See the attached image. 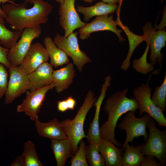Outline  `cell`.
I'll list each match as a JSON object with an SVG mask.
<instances>
[{
	"instance_id": "1",
	"label": "cell",
	"mask_w": 166,
	"mask_h": 166,
	"mask_svg": "<svg viewBox=\"0 0 166 166\" xmlns=\"http://www.w3.org/2000/svg\"><path fill=\"white\" fill-rule=\"evenodd\" d=\"M27 8L24 2L16 3L8 2L2 4L1 9L6 14L5 20L13 31H22L28 28H35L46 23L53 6L44 0H39Z\"/></svg>"
},
{
	"instance_id": "2",
	"label": "cell",
	"mask_w": 166,
	"mask_h": 166,
	"mask_svg": "<svg viewBox=\"0 0 166 166\" xmlns=\"http://www.w3.org/2000/svg\"><path fill=\"white\" fill-rule=\"evenodd\" d=\"M128 92V89L126 88L113 93L106 99L103 109L107 114V119L99 128L101 137L109 140L118 147L121 145L115 136L118 121L127 112H135L139 107L135 98H129L126 96Z\"/></svg>"
},
{
	"instance_id": "3",
	"label": "cell",
	"mask_w": 166,
	"mask_h": 166,
	"mask_svg": "<svg viewBox=\"0 0 166 166\" xmlns=\"http://www.w3.org/2000/svg\"><path fill=\"white\" fill-rule=\"evenodd\" d=\"M96 98L93 91L89 90L74 118L72 120L67 118L60 122L62 128L72 145L74 154L80 141L86 137L84 129V121Z\"/></svg>"
},
{
	"instance_id": "4",
	"label": "cell",
	"mask_w": 166,
	"mask_h": 166,
	"mask_svg": "<svg viewBox=\"0 0 166 166\" xmlns=\"http://www.w3.org/2000/svg\"><path fill=\"white\" fill-rule=\"evenodd\" d=\"M149 131L147 140L143 144L142 152L145 156L151 155L157 158L161 166L166 164V128L162 131L156 127L152 119L148 123Z\"/></svg>"
},
{
	"instance_id": "5",
	"label": "cell",
	"mask_w": 166,
	"mask_h": 166,
	"mask_svg": "<svg viewBox=\"0 0 166 166\" xmlns=\"http://www.w3.org/2000/svg\"><path fill=\"white\" fill-rule=\"evenodd\" d=\"M78 34L77 31H74L65 37L57 33L53 41L58 47L71 58L73 64L81 72L85 65L91 62L92 60L85 52L80 49L77 38Z\"/></svg>"
},
{
	"instance_id": "6",
	"label": "cell",
	"mask_w": 166,
	"mask_h": 166,
	"mask_svg": "<svg viewBox=\"0 0 166 166\" xmlns=\"http://www.w3.org/2000/svg\"><path fill=\"white\" fill-rule=\"evenodd\" d=\"M148 83H143L133 89L132 94L139 104V113L141 116L146 113L153 118L160 127H166V119L162 110L157 107L151 99L152 91Z\"/></svg>"
},
{
	"instance_id": "7",
	"label": "cell",
	"mask_w": 166,
	"mask_h": 166,
	"mask_svg": "<svg viewBox=\"0 0 166 166\" xmlns=\"http://www.w3.org/2000/svg\"><path fill=\"white\" fill-rule=\"evenodd\" d=\"M135 113L131 111L126 113L118 124L119 129L124 130L126 135L122 147L129 142L132 143L135 138L143 136L145 142L148 139L147 126L152 118L146 113H144L141 117L138 118L135 116Z\"/></svg>"
},
{
	"instance_id": "8",
	"label": "cell",
	"mask_w": 166,
	"mask_h": 166,
	"mask_svg": "<svg viewBox=\"0 0 166 166\" xmlns=\"http://www.w3.org/2000/svg\"><path fill=\"white\" fill-rule=\"evenodd\" d=\"M42 32L41 26L26 28L22 30L19 40L9 50L7 59L10 67L18 66L20 65L32 41L40 36Z\"/></svg>"
},
{
	"instance_id": "9",
	"label": "cell",
	"mask_w": 166,
	"mask_h": 166,
	"mask_svg": "<svg viewBox=\"0 0 166 166\" xmlns=\"http://www.w3.org/2000/svg\"><path fill=\"white\" fill-rule=\"evenodd\" d=\"M142 30L144 41L150 46L151 49L150 60L151 65L153 66L157 63L161 65L164 58L161 50L166 45L165 30H156L150 22L145 23Z\"/></svg>"
},
{
	"instance_id": "10",
	"label": "cell",
	"mask_w": 166,
	"mask_h": 166,
	"mask_svg": "<svg viewBox=\"0 0 166 166\" xmlns=\"http://www.w3.org/2000/svg\"><path fill=\"white\" fill-rule=\"evenodd\" d=\"M54 86V84L53 82L48 85L32 91L27 90L26 92V98L17 107V112H24L34 121L38 119V115L46 95L49 91Z\"/></svg>"
},
{
	"instance_id": "11",
	"label": "cell",
	"mask_w": 166,
	"mask_h": 166,
	"mask_svg": "<svg viewBox=\"0 0 166 166\" xmlns=\"http://www.w3.org/2000/svg\"><path fill=\"white\" fill-rule=\"evenodd\" d=\"M9 79L5 94V103H11L17 98L29 90L30 81L28 74L18 66L9 68Z\"/></svg>"
},
{
	"instance_id": "12",
	"label": "cell",
	"mask_w": 166,
	"mask_h": 166,
	"mask_svg": "<svg viewBox=\"0 0 166 166\" xmlns=\"http://www.w3.org/2000/svg\"><path fill=\"white\" fill-rule=\"evenodd\" d=\"M117 26L115 21L113 18V15H104L96 16L95 18L89 23H86L85 25L79 30V38L82 40L88 39L91 34L99 31H109L114 33L117 36L119 41L121 43L125 41L122 37V30L117 29Z\"/></svg>"
},
{
	"instance_id": "13",
	"label": "cell",
	"mask_w": 166,
	"mask_h": 166,
	"mask_svg": "<svg viewBox=\"0 0 166 166\" xmlns=\"http://www.w3.org/2000/svg\"><path fill=\"white\" fill-rule=\"evenodd\" d=\"M76 0H64L60 5L58 13L59 24L65 31L64 36L67 37L75 30L84 26L86 23L81 19L75 8Z\"/></svg>"
},
{
	"instance_id": "14",
	"label": "cell",
	"mask_w": 166,
	"mask_h": 166,
	"mask_svg": "<svg viewBox=\"0 0 166 166\" xmlns=\"http://www.w3.org/2000/svg\"><path fill=\"white\" fill-rule=\"evenodd\" d=\"M49 59L44 46L39 42L31 44L18 67L28 74L42 63L48 62Z\"/></svg>"
},
{
	"instance_id": "15",
	"label": "cell",
	"mask_w": 166,
	"mask_h": 166,
	"mask_svg": "<svg viewBox=\"0 0 166 166\" xmlns=\"http://www.w3.org/2000/svg\"><path fill=\"white\" fill-rule=\"evenodd\" d=\"M112 78L109 75L105 78L104 83L102 85L100 94L98 99L93 104L95 107V111L92 122L90 123L86 138L89 144H94L97 145L101 137L99 132V117L102 102L106 96V92L110 85Z\"/></svg>"
},
{
	"instance_id": "16",
	"label": "cell",
	"mask_w": 166,
	"mask_h": 166,
	"mask_svg": "<svg viewBox=\"0 0 166 166\" xmlns=\"http://www.w3.org/2000/svg\"><path fill=\"white\" fill-rule=\"evenodd\" d=\"M53 71L52 66L46 62L29 74V90L32 91L52 83L53 81Z\"/></svg>"
},
{
	"instance_id": "17",
	"label": "cell",
	"mask_w": 166,
	"mask_h": 166,
	"mask_svg": "<svg viewBox=\"0 0 166 166\" xmlns=\"http://www.w3.org/2000/svg\"><path fill=\"white\" fill-rule=\"evenodd\" d=\"M105 166H122L123 148H119L109 140L101 138L97 144Z\"/></svg>"
},
{
	"instance_id": "18",
	"label": "cell",
	"mask_w": 166,
	"mask_h": 166,
	"mask_svg": "<svg viewBox=\"0 0 166 166\" xmlns=\"http://www.w3.org/2000/svg\"><path fill=\"white\" fill-rule=\"evenodd\" d=\"M36 131L41 136L52 140H61L67 137L60 122L56 118L46 122L38 119L34 121Z\"/></svg>"
},
{
	"instance_id": "19",
	"label": "cell",
	"mask_w": 166,
	"mask_h": 166,
	"mask_svg": "<svg viewBox=\"0 0 166 166\" xmlns=\"http://www.w3.org/2000/svg\"><path fill=\"white\" fill-rule=\"evenodd\" d=\"M74 65L73 63H69L65 67L53 70V82L57 93L64 91L73 83L75 75Z\"/></svg>"
},
{
	"instance_id": "20",
	"label": "cell",
	"mask_w": 166,
	"mask_h": 166,
	"mask_svg": "<svg viewBox=\"0 0 166 166\" xmlns=\"http://www.w3.org/2000/svg\"><path fill=\"white\" fill-rule=\"evenodd\" d=\"M50 147L57 166H64L67 160L74 154L72 145L67 138L51 140Z\"/></svg>"
},
{
	"instance_id": "21",
	"label": "cell",
	"mask_w": 166,
	"mask_h": 166,
	"mask_svg": "<svg viewBox=\"0 0 166 166\" xmlns=\"http://www.w3.org/2000/svg\"><path fill=\"white\" fill-rule=\"evenodd\" d=\"M118 8V5L116 4H107L103 2H99L89 7L77 6L76 10L77 12L84 15V20L87 22L93 17L109 14L116 11Z\"/></svg>"
},
{
	"instance_id": "22",
	"label": "cell",
	"mask_w": 166,
	"mask_h": 166,
	"mask_svg": "<svg viewBox=\"0 0 166 166\" xmlns=\"http://www.w3.org/2000/svg\"><path fill=\"white\" fill-rule=\"evenodd\" d=\"M44 46L50 59V64L56 68L69 62L67 55L55 45L51 37L47 36L43 40Z\"/></svg>"
},
{
	"instance_id": "23",
	"label": "cell",
	"mask_w": 166,
	"mask_h": 166,
	"mask_svg": "<svg viewBox=\"0 0 166 166\" xmlns=\"http://www.w3.org/2000/svg\"><path fill=\"white\" fill-rule=\"evenodd\" d=\"M119 16L115 21L117 25L120 27L126 34L129 45V50L127 56L121 66V69L123 71H125L129 68L130 65V59L134 50L140 43L144 41V38L143 35H137L130 31L128 26L122 24Z\"/></svg>"
},
{
	"instance_id": "24",
	"label": "cell",
	"mask_w": 166,
	"mask_h": 166,
	"mask_svg": "<svg viewBox=\"0 0 166 166\" xmlns=\"http://www.w3.org/2000/svg\"><path fill=\"white\" fill-rule=\"evenodd\" d=\"M143 144L130 146L128 143L122 147V166H140L145 158L142 152Z\"/></svg>"
},
{
	"instance_id": "25",
	"label": "cell",
	"mask_w": 166,
	"mask_h": 166,
	"mask_svg": "<svg viewBox=\"0 0 166 166\" xmlns=\"http://www.w3.org/2000/svg\"><path fill=\"white\" fill-rule=\"evenodd\" d=\"M5 18L0 16V43L9 49L13 47L21 36L22 31H13L6 26Z\"/></svg>"
},
{
	"instance_id": "26",
	"label": "cell",
	"mask_w": 166,
	"mask_h": 166,
	"mask_svg": "<svg viewBox=\"0 0 166 166\" xmlns=\"http://www.w3.org/2000/svg\"><path fill=\"white\" fill-rule=\"evenodd\" d=\"M22 154L24 156L25 166H43L37 155L34 144L30 140L24 144Z\"/></svg>"
},
{
	"instance_id": "27",
	"label": "cell",
	"mask_w": 166,
	"mask_h": 166,
	"mask_svg": "<svg viewBox=\"0 0 166 166\" xmlns=\"http://www.w3.org/2000/svg\"><path fill=\"white\" fill-rule=\"evenodd\" d=\"M86 157L90 166H104V159L99 151L97 145L89 144L85 146Z\"/></svg>"
},
{
	"instance_id": "28",
	"label": "cell",
	"mask_w": 166,
	"mask_h": 166,
	"mask_svg": "<svg viewBox=\"0 0 166 166\" xmlns=\"http://www.w3.org/2000/svg\"><path fill=\"white\" fill-rule=\"evenodd\" d=\"M151 99L154 104L164 113L166 111V73L161 85L156 87Z\"/></svg>"
},
{
	"instance_id": "29",
	"label": "cell",
	"mask_w": 166,
	"mask_h": 166,
	"mask_svg": "<svg viewBox=\"0 0 166 166\" xmlns=\"http://www.w3.org/2000/svg\"><path fill=\"white\" fill-rule=\"evenodd\" d=\"M79 146L70 162L71 166H89L86 157L85 143L82 139L79 143Z\"/></svg>"
},
{
	"instance_id": "30",
	"label": "cell",
	"mask_w": 166,
	"mask_h": 166,
	"mask_svg": "<svg viewBox=\"0 0 166 166\" xmlns=\"http://www.w3.org/2000/svg\"><path fill=\"white\" fill-rule=\"evenodd\" d=\"M7 68L0 63V99L5 95L8 85L9 73Z\"/></svg>"
},
{
	"instance_id": "31",
	"label": "cell",
	"mask_w": 166,
	"mask_h": 166,
	"mask_svg": "<svg viewBox=\"0 0 166 166\" xmlns=\"http://www.w3.org/2000/svg\"><path fill=\"white\" fill-rule=\"evenodd\" d=\"M75 99L71 96L68 97L66 99L59 101L57 102V109L59 111L64 112L68 110H74L76 105Z\"/></svg>"
},
{
	"instance_id": "32",
	"label": "cell",
	"mask_w": 166,
	"mask_h": 166,
	"mask_svg": "<svg viewBox=\"0 0 166 166\" xmlns=\"http://www.w3.org/2000/svg\"><path fill=\"white\" fill-rule=\"evenodd\" d=\"M9 49L2 47L0 43V63L4 64L7 68L9 69V64L7 56Z\"/></svg>"
},
{
	"instance_id": "33",
	"label": "cell",
	"mask_w": 166,
	"mask_h": 166,
	"mask_svg": "<svg viewBox=\"0 0 166 166\" xmlns=\"http://www.w3.org/2000/svg\"><path fill=\"white\" fill-rule=\"evenodd\" d=\"M140 166H161L160 163H157L155 157L151 155L145 156Z\"/></svg>"
},
{
	"instance_id": "34",
	"label": "cell",
	"mask_w": 166,
	"mask_h": 166,
	"mask_svg": "<svg viewBox=\"0 0 166 166\" xmlns=\"http://www.w3.org/2000/svg\"><path fill=\"white\" fill-rule=\"evenodd\" d=\"M11 166H25V160L23 154L17 156L11 164Z\"/></svg>"
},
{
	"instance_id": "35",
	"label": "cell",
	"mask_w": 166,
	"mask_h": 166,
	"mask_svg": "<svg viewBox=\"0 0 166 166\" xmlns=\"http://www.w3.org/2000/svg\"><path fill=\"white\" fill-rule=\"evenodd\" d=\"M163 13V16L161 21L160 24L157 26L156 28H155L156 30L158 29V30H165L166 26V10H165L164 12Z\"/></svg>"
},
{
	"instance_id": "36",
	"label": "cell",
	"mask_w": 166,
	"mask_h": 166,
	"mask_svg": "<svg viewBox=\"0 0 166 166\" xmlns=\"http://www.w3.org/2000/svg\"><path fill=\"white\" fill-rule=\"evenodd\" d=\"M102 1L104 2L109 4H115L118 3H119L118 8L117 10L116 11L118 14H119L122 2L121 0H102Z\"/></svg>"
},
{
	"instance_id": "37",
	"label": "cell",
	"mask_w": 166,
	"mask_h": 166,
	"mask_svg": "<svg viewBox=\"0 0 166 166\" xmlns=\"http://www.w3.org/2000/svg\"><path fill=\"white\" fill-rule=\"evenodd\" d=\"M13 2H14L11 0H0V8H1L0 7L1 4H3L8 2L13 3Z\"/></svg>"
},
{
	"instance_id": "38",
	"label": "cell",
	"mask_w": 166,
	"mask_h": 166,
	"mask_svg": "<svg viewBox=\"0 0 166 166\" xmlns=\"http://www.w3.org/2000/svg\"><path fill=\"white\" fill-rule=\"evenodd\" d=\"M24 2H26L27 3H30L31 4H33L35 2L40 0H24Z\"/></svg>"
},
{
	"instance_id": "39",
	"label": "cell",
	"mask_w": 166,
	"mask_h": 166,
	"mask_svg": "<svg viewBox=\"0 0 166 166\" xmlns=\"http://www.w3.org/2000/svg\"><path fill=\"white\" fill-rule=\"evenodd\" d=\"M0 16L3 17L4 18L6 16V14L2 11L1 8H0Z\"/></svg>"
},
{
	"instance_id": "40",
	"label": "cell",
	"mask_w": 166,
	"mask_h": 166,
	"mask_svg": "<svg viewBox=\"0 0 166 166\" xmlns=\"http://www.w3.org/2000/svg\"><path fill=\"white\" fill-rule=\"evenodd\" d=\"M87 3H92L95 0H82Z\"/></svg>"
},
{
	"instance_id": "41",
	"label": "cell",
	"mask_w": 166,
	"mask_h": 166,
	"mask_svg": "<svg viewBox=\"0 0 166 166\" xmlns=\"http://www.w3.org/2000/svg\"><path fill=\"white\" fill-rule=\"evenodd\" d=\"M64 0H55V1L59 3L60 5L63 2Z\"/></svg>"
},
{
	"instance_id": "42",
	"label": "cell",
	"mask_w": 166,
	"mask_h": 166,
	"mask_svg": "<svg viewBox=\"0 0 166 166\" xmlns=\"http://www.w3.org/2000/svg\"><path fill=\"white\" fill-rule=\"evenodd\" d=\"M164 0H161V1L162 2H163Z\"/></svg>"
},
{
	"instance_id": "43",
	"label": "cell",
	"mask_w": 166,
	"mask_h": 166,
	"mask_svg": "<svg viewBox=\"0 0 166 166\" xmlns=\"http://www.w3.org/2000/svg\"><path fill=\"white\" fill-rule=\"evenodd\" d=\"M13 2H14L15 0H11Z\"/></svg>"
},
{
	"instance_id": "44",
	"label": "cell",
	"mask_w": 166,
	"mask_h": 166,
	"mask_svg": "<svg viewBox=\"0 0 166 166\" xmlns=\"http://www.w3.org/2000/svg\"><path fill=\"white\" fill-rule=\"evenodd\" d=\"M122 0V1H123V0Z\"/></svg>"
}]
</instances>
